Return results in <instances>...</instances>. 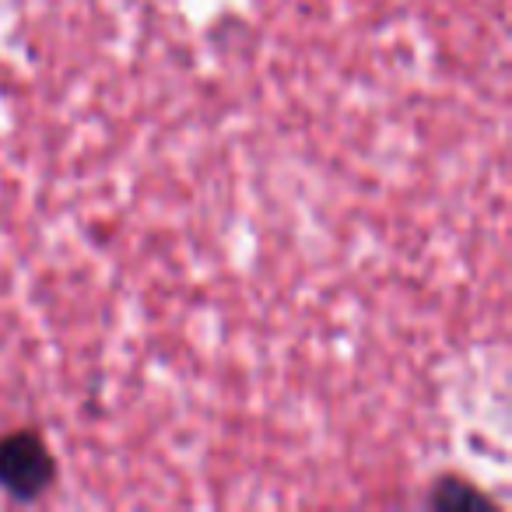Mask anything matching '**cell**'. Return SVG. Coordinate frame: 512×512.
Instances as JSON below:
<instances>
[{"label":"cell","mask_w":512,"mask_h":512,"mask_svg":"<svg viewBox=\"0 0 512 512\" xmlns=\"http://www.w3.org/2000/svg\"><path fill=\"white\" fill-rule=\"evenodd\" d=\"M57 481V460L39 432L0 435V491L15 502H39Z\"/></svg>","instance_id":"6da1fadb"},{"label":"cell","mask_w":512,"mask_h":512,"mask_svg":"<svg viewBox=\"0 0 512 512\" xmlns=\"http://www.w3.org/2000/svg\"><path fill=\"white\" fill-rule=\"evenodd\" d=\"M428 505H432V509H495L484 491H477L474 484H467V481H453V477L435 484Z\"/></svg>","instance_id":"7a4b0ae2"}]
</instances>
